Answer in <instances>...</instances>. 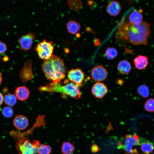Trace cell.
Returning a JSON list of instances; mask_svg holds the SVG:
<instances>
[{"mask_svg": "<svg viewBox=\"0 0 154 154\" xmlns=\"http://www.w3.org/2000/svg\"><path fill=\"white\" fill-rule=\"evenodd\" d=\"M66 26L68 32L71 34L74 35L78 34L81 27L80 24L74 20L69 21L67 23Z\"/></svg>", "mask_w": 154, "mask_h": 154, "instance_id": "obj_16", "label": "cell"}, {"mask_svg": "<svg viewBox=\"0 0 154 154\" xmlns=\"http://www.w3.org/2000/svg\"><path fill=\"white\" fill-rule=\"evenodd\" d=\"M2 81V74L0 72V85L1 84V82Z\"/></svg>", "mask_w": 154, "mask_h": 154, "instance_id": "obj_29", "label": "cell"}, {"mask_svg": "<svg viewBox=\"0 0 154 154\" xmlns=\"http://www.w3.org/2000/svg\"><path fill=\"white\" fill-rule=\"evenodd\" d=\"M15 96L19 100L23 101L27 100L30 95V91L28 88L24 86L17 87L15 92Z\"/></svg>", "mask_w": 154, "mask_h": 154, "instance_id": "obj_13", "label": "cell"}, {"mask_svg": "<svg viewBox=\"0 0 154 154\" xmlns=\"http://www.w3.org/2000/svg\"><path fill=\"white\" fill-rule=\"evenodd\" d=\"M13 123L17 129L23 130L26 129L29 125V120L25 116L21 115H18L14 118Z\"/></svg>", "mask_w": 154, "mask_h": 154, "instance_id": "obj_12", "label": "cell"}, {"mask_svg": "<svg viewBox=\"0 0 154 154\" xmlns=\"http://www.w3.org/2000/svg\"><path fill=\"white\" fill-rule=\"evenodd\" d=\"M91 75L94 81L100 82L106 78L108 73L106 69L103 66L99 65L94 67L92 69Z\"/></svg>", "mask_w": 154, "mask_h": 154, "instance_id": "obj_7", "label": "cell"}, {"mask_svg": "<svg viewBox=\"0 0 154 154\" xmlns=\"http://www.w3.org/2000/svg\"><path fill=\"white\" fill-rule=\"evenodd\" d=\"M13 110L10 107H5L2 110L3 115L6 118L11 117L13 116Z\"/></svg>", "mask_w": 154, "mask_h": 154, "instance_id": "obj_26", "label": "cell"}, {"mask_svg": "<svg viewBox=\"0 0 154 154\" xmlns=\"http://www.w3.org/2000/svg\"><path fill=\"white\" fill-rule=\"evenodd\" d=\"M133 62L136 68L139 70L145 69L149 63L147 57L142 55L137 56Z\"/></svg>", "mask_w": 154, "mask_h": 154, "instance_id": "obj_14", "label": "cell"}, {"mask_svg": "<svg viewBox=\"0 0 154 154\" xmlns=\"http://www.w3.org/2000/svg\"><path fill=\"white\" fill-rule=\"evenodd\" d=\"M4 101V97L2 93L0 92V105H1Z\"/></svg>", "mask_w": 154, "mask_h": 154, "instance_id": "obj_28", "label": "cell"}, {"mask_svg": "<svg viewBox=\"0 0 154 154\" xmlns=\"http://www.w3.org/2000/svg\"><path fill=\"white\" fill-rule=\"evenodd\" d=\"M42 69L46 78L53 83L60 82L65 76L66 68L63 59L53 54L43 60Z\"/></svg>", "mask_w": 154, "mask_h": 154, "instance_id": "obj_2", "label": "cell"}, {"mask_svg": "<svg viewBox=\"0 0 154 154\" xmlns=\"http://www.w3.org/2000/svg\"><path fill=\"white\" fill-rule=\"evenodd\" d=\"M140 142L138 136L135 135H128L125 139L124 148L125 151L129 153H137L136 149L133 148V146L138 145Z\"/></svg>", "mask_w": 154, "mask_h": 154, "instance_id": "obj_9", "label": "cell"}, {"mask_svg": "<svg viewBox=\"0 0 154 154\" xmlns=\"http://www.w3.org/2000/svg\"><path fill=\"white\" fill-rule=\"evenodd\" d=\"M137 93L143 98H147L149 94V92L148 87L145 84H143L139 86L137 90Z\"/></svg>", "mask_w": 154, "mask_h": 154, "instance_id": "obj_22", "label": "cell"}, {"mask_svg": "<svg viewBox=\"0 0 154 154\" xmlns=\"http://www.w3.org/2000/svg\"><path fill=\"white\" fill-rule=\"evenodd\" d=\"M39 144L38 140L31 142L28 139H23L17 142L16 147L19 154H36Z\"/></svg>", "mask_w": 154, "mask_h": 154, "instance_id": "obj_4", "label": "cell"}, {"mask_svg": "<svg viewBox=\"0 0 154 154\" xmlns=\"http://www.w3.org/2000/svg\"><path fill=\"white\" fill-rule=\"evenodd\" d=\"M75 147L74 145L69 142H64L61 147V152L63 154H72L74 151Z\"/></svg>", "mask_w": 154, "mask_h": 154, "instance_id": "obj_21", "label": "cell"}, {"mask_svg": "<svg viewBox=\"0 0 154 154\" xmlns=\"http://www.w3.org/2000/svg\"><path fill=\"white\" fill-rule=\"evenodd\" d=\"M108 91L106 86L103 83L97 82L94 84L92 89V94L96 98H103Z\"/></svg>", "mask_w": 154, "mask_h": 154, "instance_id": "obj_11", "label": "cell"}, {"mask_svg": "<svg viewBox=\"0 0 154 154\" xmlns=\"http://www.w3.org/2000/svg\"><path fill=\"white\" fill-rule=\"evenodd\" d=\"M129 19L130 23L135 24H139L142 22V15L139 11L134 10L129 15Z\"/></svg>", "mask_w": 154, "mask_h": 154, "instance_id": "obj_19", "label": "cell"}, {"mask_svg": "<svg viewBox=\"0 0 154 154\" xmlns=\"http://www.w3.org/2000/svg\"><path fill=\"white\" fill-rule=\"evenodd\" d=\"M7 46L6 44L0 41V54L5 53L7 50Z\"/></svg>", "mask_w": 154, "mask_h": 154, "instance_id": "obj_27", "label": "cell"}, {"mask_svg": "<svg viewBox=\"0 0 154 154\" xmlns=\"http://www.w3.org/2000/svg\"><path fill=\"white\" fill-rule=\"evenodd\" d=\"M54 47L53 42L43 40L36 46L35 50L39 57L43 60H47L53 55Z\"/></svg>", "mask_w": 154, "mask_h": 154, "instance_id": "obj_5", "label": "cell"}, {"mask_svg": "<svg viewBox=\"0 0 154 154\" xmlns=\"http://www.w3.org/2000/svg\"><path fill=\"white\" fill-rule=\"evenodd\" d=\"M150 26L144 21L138 24L124 23L119 26L118 37L134 45H147L151 33Z\"/></svg>", "mask_w": 154, "mask_h": 154, "instance_id": "obj_1", "label": "cell"}, {"mask_svg": "<svg viewBox=\"0 0 154 154\" xmlns=\"http://www.w3.org/2000/svg\"><path fill=\"white\" fill-rule=\"evenodd\" d=\"M38 90L43 92H58L76 99L81 97L79 86L72 82H68L66 84L62 85L60 82L56 83L52 82L45 86H39Z\"/></svg>", "mask_w": 154, "mask_h": 154, "instance_id": "obj_3", "label": "cell"}, {"mask_svg": "<svg viewBox=\"0 0 154 154\" xmlns=\"http://www.w3.org/2000/svg\"><path fill=\"white\" fill-rule=\"evenodd\" d=\"M106 10L108 13L110 15L116 16L119 14L121 11L120 4L117 1H112L108 5Z\"/></svg>", "mask_w": 154, "mask_h": 154, "instance_id": "obj_15", "label": "cell"}, {"mask_svg": "<svg viewBox=\"0 0 154 154\" xmlns=\"http://www.w3.org/2000/svg\"><path fill=\"white\" fill-rule=\"evenodd\" d=\"M144 108L149 112H154V99L149 98L147 100L144 105Z\"/></svg>", "mask_w": 154, "mask_h": 154, "instance_id": "obj_25", "label": "cell"}, {"mask_svg": "<svg viewBox=\"0 0 154 154\" xmlns=\"http://www.w3.org/2000/svg\"><path fill=\"white\" fill-rule=\"evenodd\" d=\"M131 69V66L129 62L126 60L119 62L117 66L118 71L121 74H128Z\"/></svg>", "mask_w": 154, "mask_h": 154, "instance_id": "obj_17", "label": "cell"}, {"mask_svg": "<svg viewBox=\"0 0 154 154\" xmlns=\"http://www.w3.org/2000/svg\"><path fill=\"white\" fill-rule=\"evenodd\" d=\"M51 152L50 147L48 145L40 144L37 150L38 154H50Z\"/></svg>", "mask_w": 154, "mask_h": 154, "instance_id": "obj_23", "label": "cell"}, {"mask_svg": "<svg viewBox=\"0 0 154 154\" xmlns=\"http://www.w3.org/2000/svg\"><path fill=\"white\" fill-rule=\"evenodd\" d=\"M35 38L32 33H29L21 36L19 39V48L24 51H27L31 48Z\"/></svg>", "mask_w": 154, "mask_h": 154, "instance_id": "obj_8", "label": "cell"}, {"mask_svg": "<svg viewBox=\"0 0 154 154\" xmlns=\"http://www.w3.org/2000/svg\"><path fill=\"white\" fill-rule=\"evenodd\" d=\"M117 55V50L113 47H109L106 51L105 56L109 60L114 59L116 57Z\"/></svg>", "mask_w": 154, "mask_h": 154, "instance_id": "obj_24", "label": "cell"}, {"mask_svg": "<svg viewBox=\"0 0 154 154\" xmlns=\"http://www.w3.org/2000/svg\"><path fill=\"white\" fill-rule=\"evenodd\" d=\"M19 76L23 83L31 79L33 77L32 71V62L31 60H27L21 69Z\"/></svg>", "mask_w": 154, "mask_h": 154, "instance_id": "obj_10", "label": "cell"}, {"mask_svg": "<svg viewBox=\"0 0 154 154\" xmlns=\"http://www.w3.org/2000/svg\"><path fill=\"white\" fill-rule=\"evenodd\" d=\"M67 77L69 80L79 86L82 85L85 75L81 69L77 68L69 70L67 74Z\"/></svg>", "mask_w": 154, "mask_h": 154, "instance_id": "obj_6", "label": "cell"}, {"mask_svg": "<svg viewBox=\"0 0 154 154\" xmlns=\"http://www.w3.org/2000/svg\"><path fill=\"white\" fill-rule=\"evenodd\" d=\"M141 145V149L144 153L149 154L152 152L154 149L153 144L148 140L141 139L139 144Z\"/></svg>", "mask_w": 154, "mask_h": 154, "instance_id": "obj_18", "label": "cell"}, {"mask_svg": "<svg viewBox=\"0 0 154 154\" xmlns=\"http://www.w3.org/2000/svg\"><path fill=\"white\" fill-rule=\"evenodd\" d=\"M4 101L7 106L10 107H13L16 104L17 98L15 95L8 93L4 96Z\"/></svg>", "mask_w": 154, "mask_h": 154, "instance_id": "obj_20", "label": "cell"}]
</instances>
